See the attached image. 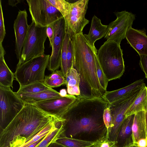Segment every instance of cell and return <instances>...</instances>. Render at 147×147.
Masks as SVG:
<instances>
[{"label":"cell","mask_w":147,"mask_h":147,"mask_svg":"<svg viewBox=\"0 0 147 147\" xmlns=\"http://www.w3.org/2000/svg\"><path fill=\"white\" fill-rule=\"evenodd\" d=\"M76 96L67 94L65 97L50 99L34 104L44 112L58 117L76 100Z\"/></svg>","instance_id":"obj_13"},{"label":"cell","mask_w":147,"mask_h":147,"mask_svg":"<svg viewBox=\"0 0 147 147\" xmlns=\"http://www.w3.org/2000/svg\"><path fill=\"white\" fill-rule=\"evenodd\" d=\"M97 53L95 52H94L97 76L100 86L106 91L109 81L104 74L99 63L97 56Z\"/></svg>","instance_id":"obj_29"},{"label":"cell","mask_w":147,"mask_h":147,"mask_svg":"<svg viewBox=\"0 0 147 147\" xmlns=\"http://www.w3.org/2000/svg\"><path fill=\"white\" fill-rule=\"evenodd\" d=\"M125 38L127 43L137 52L139 56L147 55V36L144 30L131 27L127 31Z\"/></svg>","instance_id":"obj_15"},{"label":"cell","mask_w":147,"mask_h":147,"mask_svg":"<svg viewBox=\"0 0 147 147\" xmlns=\"http://www.w3.org/2000/svg\"><path fill=\"white\" fill-rule=\"evenodd\" d=\"M143 87L111 104H108L111 117V126L107 131V137L109 140L116 141L121 125L126 118L125 113L135 100Z\"/></svg>","instance_id":"obj_7"},{"label":"cell","mask_w":147,"mask_h":147,"mask_svg":"<svg viewBox=\"0 0 147 147\" xmlns=\"http://www.w3.org/2000/svg\"><path fill=\"white\" fill-rule=\"evenodd\" d=\"M15 93L24 103L30 104H34L35 103L45 100L61 97L59 92L52 88L32 94Z\"/></svg>","instance_id":"obj_19"},{"label":"cell","mask_w":147,"mask_h":147,"mask_svg":"<svg viewBox=\"0 0 147 147\" xmlns=\"http://www.w3.org/2000/svg\"><path fill=\"white\" fill-rule=\"evenodd\" d=\"M47 27L36 25L33 21L29 25L27 35L17 66L44 54V43L47 37Z\"/></svg>","instance_id":"obj_6"},{"label":"cell","mask_w":147,"mask_h":147,"mask_svg":"<svg viewBox=\"0 0 147 147\" xmlns=\"http://www.w3.org/2000/svg\"><path fill=\"white\" fill-rule=\"evenodd\" d=\"M127 147H139L136 144H133Z\"/></svg>","instance_id":"obj_43"},{"label":"cell","mask_w":147,"mask_h":147,"mask_svg":"<svg viewBox=\"0 0 147 147\" xmlns=\"http://www.w3.org/2000/svg\"><path fill=\"white\" fill-rule=\"evenodd\" d=\"M146 120V127L147 129V112L145 111Z\"/></svg>","instance_id":"obj_45"},{"label":"cell","mask_w":147,"mask_h":147,"mask_svg":"<svg viewBox=\"0 0 147 147\" xmlns=\"http://www.w3.org/2000/svg\"><path fill=\"white\" fill-rule=\"evenodd\" d=\"M2 43H0V86L13 88L14 74L9 69L5 62L4 56L5 52Z\"/></svg>","instance_id":"obj_21"},{"label":"cell","mask_w":147,"mask_h":147,"mask_svg":"<svg viewBox=\"0 0 147 147\" xmlns=\"http://www.w3.org/2000/svg\"><path fill=\"white\" fill-rule=\"evenodd\" d=\"M5 35L4 20L1 0L0 1V43L2 42Z\"/></svg>","instance_id":"obj_32"},{"label":"cell","mask_w":147,"mask_h":147,"mask_svg":"<svg viewBox=\"0 0 147 147\" xmlns=\"http://www.w3.org/2000/svg\"><path fill=\"white\" fill-rule=\"evenodd\" d=\"M117 18L108 25V30L105 38L107 41H114L120 45L125 38L128 30L131 27L136 16L126 11L115 13Z\"/></svg>","instance_id":"obj_11"},{"label":"cell","mask_w":147,"mask_h":147,"mask_svg":"<svg viewBox=\"0 0 147 147\" xmlns=\"http://www.w3.org/2000/svg\"><path fill=\"white\" fill-rule=\"evenodd\" d=\"M52 88L46 86L43 82H36L23 86H20L16 92L23 94H32L50 89Z\"/></svg>","instance_id":"obj_25"},{"label":"cell","mask_w":147,"mask_h":147,"mask_svg":"<svg viewBox=\"0 0 147 147\" xmlns=\"http://www.w3.org/2000/svg\"><path fill=\"white\" fill-rule=\"evenodd\" d=\"M76 96L75 102L58 117L62 125L60 136L94 142L107 135L103 114L108 103L102 97Z\"/></svg>","instance_id":"obj_1"},{"label":"cell","mask_w":147,"mask_h":147,"mask_svg":"<svg viewBox=\"0 0 147 147\" xmlns=\"http://www.w3.org/2000/svg\"><path fill=\"white\" fill-rule=\"evenodd\" d=\"M116 143L108 139L106 135L94 142L92 147H115Z\"/></svg>","instance_id":"obj_30"},{"label":"cell","mask_w":147,"mask_h":147,"mask_svg":"<svg viewBox=\"0 0 147 147\" xmlns=\"http://www.w3.org/2000/svg\"><path fill=\"white\" fill-rule=\"evenodd\" d=\"M133 143L147 137L145 111H142L135 114L132 127Z\"/></svg>","instance_id":"obj_20"},{"label":"cell","mask_w":147,"mask_h":147,"mask_svg":"<svg viewBox=\"0 0 147 147\" xmlns=\"http://www.w3.org/2000/svg\"><path fill=\"white\" fill-rule=\"evenodd\" d=\"M62 133V125L59 122L46 136L44 139L35 147H47L51 143L55 141Z\"/></svg>","instance_id":"obj_24"},{"label":"cell","mask_w":147,"mask_h":147,"mask_svg":"<svg viewBox=\"0 0 147 147\" xmlns=\"http://www.w3.org/2000/svg\"><path fill=\"white\" fill-rule=\"evenodd\" d=\"M108 29V25L102 24L100 20L95 15L91 21L90 31L88 34H84L85 38L93 50L97 52L94 46L95 42L105 36Z\"/></svg>","instance_id":"obj_18"},{"label":"cell","mask_w":147,"mask_h":147,"mask_svg":"<svg viewBox=\"0 0 147 147\" xmlns=\"http://www.w3.org/2000/svg\"><path fill=\"white\" fill-rule=\"evenodd\" d=\"M59 94L61 97H65L67 95V92L66 90L65 89H61L59 92Z\"/></svg>","instance_id":"obj_41"},{"label":"cell","mask_w":147,"mask_h":147,"mask_svg":"<svg viewBox=\"0 0 147 147\" xmlns=\"http://www.w3.org/2000/svg\"><path fill=\"white\" fill-rule=\"evenodd\" d=\"M27 16L26 9L20 10L13 24L16 38L15 51L19 60L21 57L23 47L28 31L29 25L28 24Z\"/></svg>","instance_id":"obj_14"},{"label":"cell","mask_w":147,"mask_h":147,"mask_svg":"<svg viewBox=\"0 0 147 147\" xmlns=\"http://www.w3.org/2000/svg\"><path fill=\"white\" fill-rule=\"evenodd\" d=\"M45 77L47 78L52 79L59 78L65 77L63 74L61 70H56L52 72L49 76H46Z\"/></svg>","instance_id":"obj_36"},{"label":"cell","mask_w":147,"mask_h":147,"mask_svg":"<svg viewBox=\"0 0 147 147\" xmlns=\"http://www.w3.org/2000/svg\"><path fill=\"white\" fill-rule=\"evenodd\" d=\"M140 57L139 65L144 73L145 78L147 80V55H140Z\"/></svg>","instance_id":"obj_35"},{"label":"cell","mask_w":147,"mask_h":147,"mask_svg":"<svg viewBox=\"0 0 147 147\" xmlns=\"http://www.w3.org/2000/svg\"><path fill=\"white\" fill-rule=\"evenodd\" d=\"M88 0H79L71 3L68 14L64 17L66 32L71 39L81 33L89 22L85 16L88 8Z\"/></svg>","instance_id":"obj_10"},{"label":"cell","mask_w":147,"mask_h":147,"mask_svg":"<svg viewBox=\"0 0 147 147\" xmlns=\"http://www.w3.org/2000/svg\"><path fill=\"white\" fill-rule=\"evenodd\" d=\"M135 114L126 117L118 134L115 147H127L133 144L132 127Z\"/></svg>","instance_id":"obj_17"},{"label":"cell","mask_w":147,"mask_h":147,"mask_svg":"<svg viewBox=\"0 0 147 147\" xmlns=\"http://www.w3.org/2000/svg\"><path fill=\"white\" fill-rule=\"evenodd\" d=\"M146 147H147V146Z\"/></svg>","instance_id":"obj_46"},{"label":"cell","mask_w":147,"mask_h":147,"mask_svg":"<svg viewBox=\"0 0 147 147\" xmlns=\"http://www.w3.org/2000/svg\"><path fill=\"white\" fill-rule=\"evenodd\" d=\"M103 119L104 123L107 127V131L110 128L111 124V117L109 107H108L104 110Z\"/></svg>","instance_id":"obj_34"},{"label":"cell","mask_w":147,"mask_h":147,"mask_svg":"<svg viewBox=\"0 0 147 147\" xmlns=\"http://www.w3.org/2000/svg\"><path fill=\"white\" fill-rule=\"evenodd\" d=\"M24 105L10 88L0 86V130L7 125Z\"/></svg>","instance_id":"obj_8"},{"label":"cell","mask_w":147,"mask_h":147,"mask_svg":"<svg viewBox=\"0 0 147 147\" xmlns=\"http://www.w3.org/2000/svg\"><path fill=\"white\" fill-rule=\"evenodd\" d=\"M43 83L47 86L49 87L55 88L65 84V77L59 78L51 79L45 77Z\"/></svg>","instance_id":"obj_31"},{"label":"cell","mask_w":147,"mask_h":147,"mask_svg":"<svg viewBox=\"0 0 147 147\" xmlns=\"http://www.w3.org/2000/svg\"><path fill=\"white\" fill-rule=\"evenodd\" d=\"M147 102V87L142 88L139 94L126 112V117L144 111V107Z\"/></svg>","instance_id":"obj_22"},{"label":"cell","mask_w":147,"mask_h":147,"mask_svg":"<svg viewBox=\"0 0 147 147\" xmlns=\"http://www.w3.org/2000/svg\"><path fill=\"white\" fill-rule=\"evenodd\" d=\"M123 51L120 45L106 41L97 51V56L108 81L120 78L125 71Z\"/></svg>","instance_id":"obj_4"},{"label":"cell","mask_w":147,"mask_h":147,"mask_svg":"<svg viewBox=\"0 0 147 147\" xmlns=\"http://www.w3.org/2000/svg\"><path fill=\"white\" fill-rule=\"evenodd\" d=\"M73 57L72 67L79 74L80 97H102L105 91L100 84L97 76L94 52L83 32L71 39Z\"/></svg>","instance_id":"obj_3"},{"label":"cell","mask_w":147,"mask_h":147,"mask_svg":"<svg viewBox=\"0 0 147 147\" xmlns=\"http://www.w3.org/2000/svg\"><path fill=\"white\" fill-rule=\"evenodd\" d=\"M144 110L147 112V102L144 107Z\"/></svg>","instance_id":"obj_44"},{"label":"cell","mask_w":147,"mask_h":147,"mask_svg":"<svg viewBox=\"0 0 147 147\" xmlns=\"http://www.w3.org/2000/svg\"><path fill=\"white\" fill-rule=\"evenodd\" d=\"M62 15L63 17L69 12L71 3L64 0H48Z\"/></svg>","instance_id":"obj_28"},{"label":"cell","mask_w":147,"mask_h":147,"mask_svg":"<svg viewBox=\"0 0 147 147\" xmlns=\"http://www.w3.org/2000/svg\"><path fill=\"white\" fill-rule=\"evenodd\" d=\"M70 38L66 32L61 51V70L65 77L68 70L67 56L68 44Z\"/></svg>","instance_id":"obj_27"},{"label":"cell","mask_w":147,"mask_h":147,"mask_svg":"<svg viewBox=\"0 0 147 147\" xmlns=\"http://www.w3.org/2000/svg\"><path fill=\"white\" fill-rule=\"evenodd\" d=\"M65 78L67 91L74 88L79 87L80 77L75 69L73 67L69 69Z\"/></svg>","instance_id":"obj_26"},{"label":"cell","mask_w":147,"mask_h":147,"mask_svg":"<svg viewBox=\"0 0 147 147\" xmlns=\"http://www.w3.org/2000/svg\"><path fill=\"white\" fill-rule=\"evenodd\" d=\"M139 147H146L147 146V137L145 138L139 140L136 144Z\"/></svg>","instance_id":"obj_38"},{"label":"cell","mask_w":147,"mask_h":147,"mask_svg":"<svg viewBox=\"0 0 147 147\" xmlns=\"http://www.w3.org/2000/svg\"><path fill=\"white\" fill-rule=\"evenodd\" d=\"M47 33L50 41V46L52 47L54 36V30L51 25L47 27Z\"/></svg>","instance_id":"obj_37"},{"label":"cell","mask_w":147,"mask_h":147,"mask_svg":"<svg viewBox=\"0 0 147 147\" xmlns=\"http://www.w3.org/2000/svg\"><path fill=\"white\" fill-rule=\"evenodd\" d=\"M49 55L45 54L32 58L17 66L15 78L20 86L36 82H43L45 70L48 65Z\"/></svg>","instance_id":"obj_5"},{"label":"cell","mask_w":147,"mask_h":147,"mask_svg":"<svg viewBox=\"0 0 147 147\" xmlns=\"http://www.w3.org/2000/svg\"><path fill=\"white\" fill-rule=\"evenodd\" d=\"M32 21L42 27H47L63 17L48 0H27Z\"/></svg>","instance_id":"obj_9"},{"label":"cell","mask_w":147,"mask_h":147,"mask_svg":"<svg viewBox=\"0 0 147 147\" xmlns=\"http://www.w3.org/2000/svg\"><path fill=\"white\" fill-rule=\"evenodd\" d=\"M56 141L65 147H92L94 142L59 136Z\"/></svg>","instance_id":"obj_23"},{"label":"cell","mask_w":147,"mask_h":147,"mask_svg":"<svg viewBox=\"0 0 147 147\" xmlns=\"http://www.w3.org/2000/svg\"><path fill=\"white\" fill-rule=\"evenodd\" d=\"M19 1L18 2V1H16L15 2H14V3H13L12 1L9 0V5H11V6H15V5L16 4H17L19 3V1Z\"/></svg>","instance_id":"obj_42"},{"label":"cell","mask_w":147,"mask_h":147,"mask_svg":"<svg viewBox=\"0 0 147 147\" xmlns=\"http://www.w3.org/2000/svg\"><path fill=\"white\" fill-rule=\"evenodd\" d=\"M46 135L44 136V137L41 138V139H40L37 141L31 144L30 145H29L28 146L26 147H35L37 145H38L41 141H42L44 139V138H45Z\"/></svg>","instance_id":"obj_40"},{"label":"cell","mask_w":147,"mask_h":147,"mask_svg":"<svg viewBox=\"0 0 147 147\" xmlns=\"http://www.w3.org/2000/svg\"><path fill=\"white\" fill-rule=\"evenodd\" d=\"M56 117L33 104L24 103L21 111L0 130V147H21Z\"/></svg>","instance_id":"obj_2"},{"label":"cell","mask_w":147,"mask_h":147,"mask_svg":"<svg viewBox=\"0 0 147 147\" xmlns=\"http://www.w3.org/2000/svg\"><path fill=\"white\" fill-rule=\"evenodd\" d=\"M47 147H65L63 145L54 141L51 143Z\"/></svg>","instance_id":"obj_39"},{"label":"cell","mask_w":147,"mask_h":147,"mask_svg":"<svg viewBox=\"0 0 147 147\" xmlns=\"http://www.w3.org/2000/svg\"><path fill=\"white\" fill-rule=\"evenodd\" d=\"M51 25L53 29L54 36L51 53L47 67L48 70L53 72L61 66V51L66 30L64 17Z\"/></svg>","instance_id":"obj_12"},{"label":"cell","mask_w":147,"mask_h":147,"mask_svg":"<svg viewBox=\"0 0 147 147\" xmlns=\"http://www.w3.org/2000/svg\"><path fill=\"white\" fill-rule=\"evenodd\" d=\"M146 86L143 79L137 80L123 88L111 91H106L102 98L110 104Z\"/></svg>","instance_id":"obj_16"},{"label":"cell","mask_w":147,"mask_h":147,"mask_svg":"<svg viewBox=\"0 0 147 147\" xmlns=\"http://www.w3.org/2000/svg\"><path fill=\"white\" fill-rule=\"evenodd\" d=\"M73 57L72 44L71 40L70 38L68 42L67 52V60L68 69L72 67Z\"/></svg>","instance_id":"obj_33"}]
</instances>
